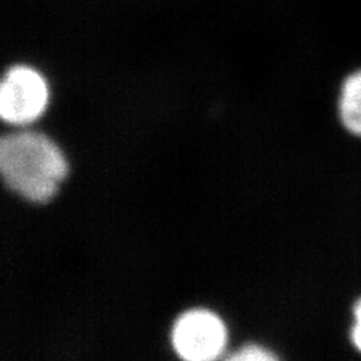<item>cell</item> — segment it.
<instances>
[{
  "instance_id": "cell-1",
  "label": "cell",
  "mask_w": 361,
  "mask_h": 361,
  "mask_svg": "<svg viewBox=\"0 0 361 361\" xmlns=\"http://www.w3.org/2000/svg\"><path fill=\"white\" fill-rule=\"evenodd\" d=\"M0 171L6 185L31 202H47L67 174L65 155L38 131L7 134L0 142Z\"/></svg>"
},
{
  "instance_id": "cell-2",
  "label": "cell",
  "mask_w": 361,
  "mask_h": 361,
  "mask_svg": "<svg viewBox=\"0 0 361 361\" xmlns=\"http://www.w3.org/2000/svg\"><path fill=\"white\" fill-rule=\"evenodd\" d=\"M49 89L44 78L31 67L7 71L0 89V116L11 125H28L46 110Z\"/></svg>"
},
{
  "instance_id": "cell-3",
  "label": "cell",
  "mask_w": 361,
  "mask_h": 361,
  "mask_svg": "<svg viewBox=\"0 0 361 361\" xmlns=\"http://www.w3.org/2000/svg\"><path fill=\"white\" fill-rule=\"evenodd\" d=\"M171 343L185 360H214L226 345V328L219 316L209 310H189L174 324Z\"/></svg>"
},
{
  "instance_id": "cell-4",
  "label": "cell",
  "mask_w": 361,
  "mask_h": 361,
  "mask_svg": "<svg viewBox=\"0 0 361 361\" xmlns=\"http://www.w3.org/2000/svg\"><path fill=\"white\" fill-rule=\"evenodd\" d=\"M338 114L343 125L352 134L361 137V68L352 71L341 85Z\"/></svg>"
},
{
  "instance_id": "cell-5",
  "label": "cell",
  "mask_w": 361,
  "mask_h": 361,
  "mask_svg": "<svg viewBox=\"0 0 361 361\" xmlns=\"http://www.w3.org/2000/svg\"><path fill=\"white\" fill-rule=\"evenodd\" d=\"M233 361L249 360H276L277 356L271 353L268 349L262 348L259 345H246L244 348L238 349L232 356L228 357Z\"/></svg>"
},
{
  "instance_id": "cell-6",
  "label": "cell",
  "mask_w": 361,
  "mask_h": 361,
  "mask_svg": "<svg viewBox=\"0 0 361 361\" xmlns=\"http://www.w3.org/2000/svg\"><path fill=\"white\" fill-rule=\"evenodd\" d=\"M353 314H355V324L352 328V341L355 347L361 352V300L355 305Z\"/></svg>"
}]
</instances>
